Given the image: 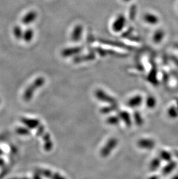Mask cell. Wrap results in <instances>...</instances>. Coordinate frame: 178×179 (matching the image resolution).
<instances>
[{
  "instance_id": "cell-1",
  "label": "cell",
  "mask_w": 178,
  "mask_h": 179,
  "mask_svg": "<svg viewBox=\"0 0 178 179\" xmlns=\"http://www.w3.org/2000/svg\"><path fill=\"white\" fill-rule=\"evenodd\" d=\"M45 82L44 77H38L35 80L25 91L23 94V99L26 102H29L33 98V95L37 89L42 87Z\"/></svg>"
},
{
  "instance_id": "cell-2",
  "label": "cell",
  "mask_w": 178,
  "mask_h": 179,
  "mask_svg": "<svg viewBox=\"0 0 178 179\" xmlns=\"http://www.w3.org/2000/svg\"><path fill=\"white\" fill-rule=\"evenodd\" d=\"M36 129L37 135L41 137L44 141V147L45 150L46 151L52 150L53 147V143L51 135L46 132L45 127L40 124Z\"/></svg>"
},
{
  "instance_id": "cell-3",
  "label": "cell",
  "mask_w": 178,
  "mask_h": 179,
  "mask_svg": "<svg viewBox=\"0 0 178 179\" xmlns=\"http://www.w3.org/2000/svg\"><path fill=\"white\" fill-rule=\"evenodd\" d=\"M118 145V140L115 138H112L109 139L106 144L100 151V155L102 157L106 158L109 156L112 151L116 148Z\"/></svg>"
},
{
  "instance_id": "cell-4",
  "label": "cell",
  "mask_w": 178,
  "mask_h": 179,
  "mask_svg": "<svg viewBox=\"0 0 178 179\" xmlns=\"http://www.w3.org/2000/svg\"><path fill=\"white\" fill-rule=\"evenodd\" d=\"M95 96L98 100L104 103H108L109 105L118 104L117 100L113 97L111 96L102 89H97L95 92Z\"/></svg>"
},
{
  "instance_id": "cell-5",
  "label": "cell",
  "mask_w": 178,
  "mask_h": 179,
  "mask_svg": "<svg viewBox=\"0 0 178 179\" xmlns=\"http://www.w3.org/2000/svg\"><path fill=\"white\" fill-rule=\"evenodd\" d=\"M35 172L40 174L41 176L48 179H67L61 174L44 168L38 169Z\"/></svg>"
},
{
  "instance_id": "cell-6",
  "label": "cell",
  "mask_w": 178,
  "mask_h": 179,
  "mask_svg": "<svg viewBox=\"0 0 178 179\" xmlns=\"http://www.w3.org/2000/svg\"><path fill=\"white\" fill-rule=\"evenodd\" d=\"M20 121L30 129H36L40 124V121L38 119L35 118L22 117L21 118Z\"/></svg>"
},
{
  "instance_id": "cell-7",
  "label": "cell",
  "mask_w": 178,
  "mask_h": 179,
  "mask_svg": "<svg viewBox=\"0 0 178 179\" xmlns=\"http://www.w3.org/2000/svg\"><path fill=\"white\" fill-rule=\"evenodd\" d=\"M125 17L123 15H120L116 19L113 23L112 27H113V30L115 32H120L125 24Z\"/></svg>"
},
{
  "instance_id": "cell-8",
  "label": "cell",
  "mask_w": 178,
  "mask_h": 179,
  "mask_svg": "<svg viewBox=\"0 0 178 179\" xmlns=\"http://www.w3.org/2000/svg\"><path fill=\"white\" fill-rule=\"evenodd\" d=\"M83 34V27L81 25H76L71 33V40L73 42H78L81 40Z\"/></svg>"
},
{
  "instance_id": "cell-9",
  "label": "cell",
  "mask_w": 178,
  "mask_h": 179,
  "mask_svg": "<svg viewBox=\"0 0 178 179\" xmlns=\"http://www.w3.org/2000/svg\"><path fill=\"white\" fill-rule=\"evenodd\" d=\"M138 145L139 148L143 149L150 150L154 147L155 142L153 140L150 139H142L138 141Z\"/></svg>"
},
{
  "instance_id": "cell-10",
  "label": "cell",
  "mask_w": 178,
  "mask_h": 179,
  "mask_svg": "<svg viewBox=\"0 0 178 179\" xmlns=\"http://www.w3.org/2000/svg\"><path fill=\"white\" fill-rule=\"evenodd\" d=\"M142 100L143 98L141 95H136L128 100L127 105L130 108H135L139 106L142 103Z\"/></svg>"
},
{
  "instance_id": "cell-11",
  "label": "cell",
  "mask_w": 178,
  "mask_h": 179,
  "mask_svg": "<svg viewBox=\"0 0 178 179\" xmlns=\"http://www.w3.org/2000/svg\"><path fill=\"white\" fill-rule=\"evenodd\" d=\"M118 116L120 120L124 122L127 127H130L131 125V118L127 111L118 110Z\"/></svg>"
},
{
  "instance_id": "cell-12",
  "label": "cell",
  "mask_w": 178,
  "mask_h": 179,
  "mask_svg": "<svg viewBox=\"0 0 178 179\" xmlns=\"http://www.w3.org/2000/svg\"><path fill=\"white\" fill-rule=\"evenodd\" d=\"M144 20L150 24H155L158 22V17L152 13H146L144 15Z\"/></svg>"
},
{
  "instance_id": "cell-13",
  "label": "cell",
  "mask_w": 178,
  "mask_h": 179,
  "mask_svg": "<svg viewBox=\"0 0 178 179\" xmlns=\"http://www.w3.org/2000/svg\"><path fill=\"white\" fill-rule=\"evenodd\" d=\"M119 110V106L118 104L116 105H109L107 107H104L101 109V112L103 114H109L111 112L113 111H118Z\"/></svg>"
},
{
  "instance_id": "cell-14",
  "label": "cell",
  "mask_w": 178,
  "mask_h": 179,
  "mask_svg": "<svg viewBox=\"0 0 178 179\" xmlns=\"http://www.w3.org/2000/svg\"><path fill=\"white\" fill-rule=\"evenodd\" d=\"M37 17V13L35 12H30L28 13L25 17L24 18L23 20V23H30L33 20L34 21L35 19Z\"/></svg>"
},
{
  "instance_id": "cell-15",
  "label": "cell",
  "mask_w": 178,
  "mask_h": 179,
  "mask_svg": "<svg viewBox=\"0 0 178 179\" xmlns=\"http://www.w3.org/2000/svg\"><path fill=\"white\" fill-rule=\"evenodd\" d=\"M120 121V120L118 116H112L107 118L106 122L110 125H117L119 124Z\"/></svg>"
},
{
  "instance_id": "cell-16",
  "label": "cell",
  "mask_w": 178,
  "mask_h": 179,
  "mask_svg": "<svg viewBox=\"0 0 178 179\" xmlns=\"http://www.w3.org/2000/svg\"><path fill=\"white\" fill-rule=\"evenodd\" d=\"M133 117H134V121L136 123V124L137 125H142L143 124V119L141 116V114L138 112V111H136L134 113V115H133Z\"/></svg>"
},
{
  "instance_id": "cell-17",
  "label": "cell",
  "mask_w": 178,
  "mask_h": 179,
  "mask_svg": "<svg viewBox=\"0 0 178 179\" xmlns=\"http://www.w3.org/2000/svg\"><path fill=\"white\" fill-rule=\"evenodd\" d=\"M16 132L18 134L22 136H27L30 134V131L28 127H17V129H16Z\"/></svg>"
},
{
  "instance_id": "cell-18",
  "label": "cell",
  "mask_w": 178,
  "mask_h": 179,
  "mask_svg": "<svg viewBox=\"0 0 178 179\" xmlns=\"http://www.w3.org/2000/svg\"><path fill=\"white\" fill-rule=\"evenodd\" d=\"M155 98L153 96H148L146 98V104L149 108H153L155 106Z\"/></svg>"
},
{
  "instance_id": "cell-19",
  "label": "cell",
  "mask_w": 178,
  "mask_h": 179,
  "mask_svg": "<svg viewBox=\"0 0 178 179\" xmlns=\"http://www.w3.org/2000/svg\"><path fill=\"white\" fill-rule=\"evenodd\" d=\"M162 32L160 31V32H158L157 33L155 34V36L154 37V40L159 42V41H161V39L162 38Z\"/></svg>"
},
{
  "instance_id": "cell-20",
  "label": "cell",
  "mask_w": 178,
  "mask_h": 179,
  "mask_svg": "<svg viewBox=\"0 0 178 179\" xmlns=\"http://www.w3.org/2000/svg\"><path fill=\"white\" fill-rule=\"evenodd\" d=\"M32 179H42L41 177V176L39 174L35 172V174H34V175L33 176V178Z\"/></svg>"
},
{
  "instance_id": "cell-21",
  "label": "cell",
  "mask_w": 178,
  "mask_h": 179,
  "mask_svg": "<svg viewBox=\"0 0 178 179\" xmlns=\"http://www.w3.org/2000/svg\"><path fill=\"white\" fill-rule=\"evenodd\" d=\"M10 179H32L29 178V177H13V178H12Z\"/></svg>"
},
{
  "instance_id": "cell-22",
  "label": "cell",
  "mask_w": 178,
  "mask_h": 179,
  "mask_svg": "<svg viewBox=\"0 0 178 179\" xmlns=\"http://www.w3.org/2000/svg\"><path fill=\"white\" fill-rule=\"evenodd\" d=\"M4 163H5V162H4V159L2 158H0V166H3L4 165Z\"/></svg>"
},
{
  "instance_id": "cell-23",
  "label": "cell",
  "mask_w": 178,
  "mask_h": 179,
  "mask_svg": "<svg viewBox=\"0 0 178 179\" xmlns=\"http://www.w3.org/2000/svg\"><path fill=\"white\" fill-rule=\"evenodd\" d=\"M2 154H3V151L0 150V156H1V155H2Z\"/></svg>"
},
{
  "instance_id": "cell-24",
  "label": "cell",
  "mask_w": 178,
  "mask_h": 179,
  "mask_svg": "<svg viewBox=\"0 0 178 179\" xmlns=\"http://www.w3.org/2000/svg\"><path fill=\"white\" fill-rule=\"evenodd\" d=\"M124 1H125V2H129V1H131V0H123Z\"/></svg>"
},
{
  "instance_id": "cell-25",
  "label": "cell",
  "mask_w": 178,
  "mask_h": 179,
  "mask_svg": "<svg viewBox=\"0 0 178 179\" xmlns=\"http://www.w3.org/2000/svg\"></svg>"
}]
</instances>
